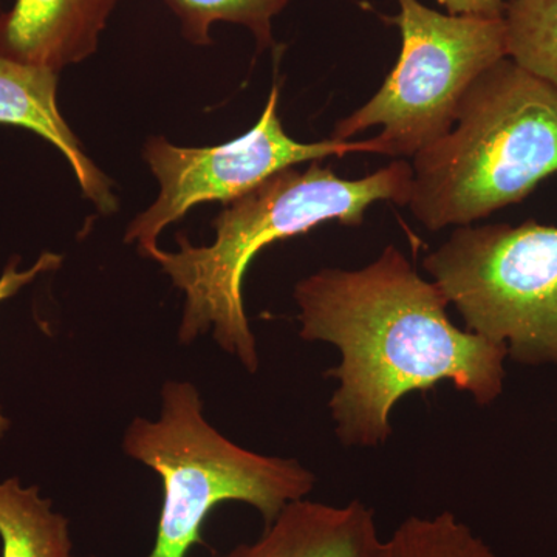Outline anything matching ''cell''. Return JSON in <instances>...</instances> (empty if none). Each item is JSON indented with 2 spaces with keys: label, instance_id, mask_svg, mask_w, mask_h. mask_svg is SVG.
I'll return each mask as SVG.
<instances>
[{
  "label": "cell",
  "instance_id": "obj_13",
  "mask_svg": "<svg viewBox=\"0 0 557 557\" xmlns=\"http://www.w3.org/2000/svg\"><path fill=\"white\" fill-rule=\"evenodd\" d=\"M372 557H497L474 531L443 511L434 518L406 519Z\"/></svg>",
  "mask_w": 557,
  "mask_h": 557
},
{
  "label": "cell",
  "instance_id": "obj_2",
  "mask_svg": "<svg viewBox=\"0 0 557 557\" xmlns=\"http://www.w3.org/2000/svg\"><path fill=\"white\" fill-rule=\"evenodd\" d=\"M410 182L412 164L405 160L392 161L359 180L341 178L318 161L304 171L288 168L226 203L212 222L215 239L211 245L194 247L185 234H178L177 251L157 249L149 259L159 263L185 296L180 344L189 346L211 332L223 351L249 373L258 372V341L242 295L256 255L274 242L309 233L322 223L359 226L376 201L406 207Z\"/></svg>",
  "mask_w": 557,
  "mask_h": 557
},
{
  "label": "cell",
  "instance_id": "obj_12",
  "mask_svg": "<svg viewBox=\"0 0 557 557\" xmlns=\"http://www.w3.org/2000/svg\"><path fill=\"white\" fill-rule=\"evenodd\" d=\"M507 58L557 90V0H509Z\"/></svg>",
  "mask_w": 557,
  "mask_h": 557
},
{
  "label": "cell",
  "instance_id": "obj_11",
  "mask_svg": "<svg viewBox=\"0 0 557 557\" xmlns=\"http://www.w3.org/2000/svg\"><path fill=\"white\" fill-rule=\"evenodd\" d=\"M2 557H72L69 520L40 497L38 486L20 479L0 482Z\"/></svg>",
  "mask_w": 557,
  "mask_h": 557
},
{
  "label": "cell",
  "instance_id": "obj_5",
  "mask_svg": "<svg viewBox=\"0 0 557 557\" xmlns=\"http://www.w3.org/2000/svg\"><path fill=\"white\" fill-rule=\"evenodd\" d=\"M423 269L468 332L505 344L519 364L557 368V226H458Z\"/></svg>",
  "mask_w": 557,
  "mask_h": 557
},
{
  "label": "cell",
  "instance_id": "obj_9",
  "mask_svg": "<svg viewBox=\"0 0 557 557\" xmlns=\"http://www.w3.org/2000/svg\"><path fill=\"white\" fill-rule=\"evenodd\" d=\"M380 542L375 511L362 502L335 507L302 498L255 542L209 557H372Z\"/></svg>",
  "mask_w": 557,
  "mask_h": 557
},
{
  "label": "cell",
  "instance_id": "obj_7",
  "mask_svg": "<svg viewBox=\"0 0 557 557\" xmlns=\"http://www.w3.org/2000/svg\"><path fill=\"white\" fill-rule=\"evenodd\" d=\"M277 104L278 86H274L256 126L225 145L180 148L166 138L150 137L143 156L159 182L160 193L132 220L124 236L126 244L137 245L139 255L149 259L160 248L159 236L164 228L185 218L196 205L230 203L277 172L307 161L343 159L358 152L386 156L379 137L364 141H296L282 127Z\"/></svg>",
  "mask_w": 557,
  "mask_h": 557
},
{
  "label": "cell",
  "instance_id": "obj_10",
  "mask_svg": "<svg viewBox=\"0 0 557 557\" xmlns=\"http://www.w3.org/2000/svg\"><path fill=\"white\" fill-rule=\"evenodd\" d=\"M0 124L35 132L69 161L84 196L102 214L116 209L110 180L86 156L58 106V73L0 53Z\"/></svg>",
  "mask_w": 557,
  "mask_h": 557
},
{
  "label": "cell",
  "instance_id": "obj_14",
  "mask_svg": "<svg viewBox=\"0 0 557 557\" xmlns=\"http://www.w3.org/2000/svg\"><path fill=\"white\" fill-rule=\"evenodd\" d=\"M177 14L182 33L194 46H211L218 22L242 25L255 36L259 50L273 46V21L289 0H164Z\"/></svg>",
  "mask_w": 557,
  "mask_h": 557
},
{
  "label": "cell",
  "instance_id": "obj_16",
  "mask_svg": "<svg viewBox=\"0 0 557 557\" xmlns=\"http://www.w3.org/2000/svg\"><path fill=\"white\" fill-rule=\"evenodd\" d=\"M454 16L504 17L505 0H438Z\"/></svg>",
  "mask_w": 557,
  "mask_h": 557
},
{
  "label": "cell",
  "instance_id": "obj_4",
  "mask_svg": "<svg viewBox=\"0 0 557 557\" xmlns=\"http://www.w3.org/2000/svg\"><path fill=\"white\" fill-rule=\"evenodd\" d=\"M160 397L159 417H135L123 435L124 454L163 483L156 544L146 557H188L194 545L205 544V520L223 502L258 509L269 525L313 493L317 475L296 458L242 448L212 426L196 384L166 381Z\"/></svg>",
  "mask_w": 557,
  "mask_h": 557
},
{
  "label": "cell",
  "instance_id": "obj_8",
  "mask_svg": "<svg viewBox=\"0 0 557 557\" xmlns=\"http://www.w3.org/2000/svg\"><path fill=\"white\" fill-rule=\"evenodd\" d=\"M120 0H16L0 14V53L60 73L90 58Z\"/></svg>",
  "mask_w": 557,
  "mask_h": 557
},
{
  "label": "cell",
  "instance_id": "obj_15",
  "mask_svg": "<svg viewBox=\"0 0 557 557\" xmlns=\"http://www.w3.org/2000/svg\"><path fill=\"white\" fill-rule=\"evenodd\" d=\"M62 258L60 255L54 252H44L40 258L36 260L35 265L32 269L20 271L17 270V263L20 260L13 259L3 270L2 276H0V302L2 300L13 298L16 293H20L25 285L32 284L36 277L40 276L47 271L57 270L61 265ZM10 420L3 416L2 408H0V438L5 435L9 431Z\"/></svg>",
  "mask_w": 557,
  "mask_h": 557
},
{
  "label": "cell",
  "instance_id": "obj_6",
  "mask_svg": "<svg viewBox=\"0 0 557 557\" xmlns=\"http://www.w3.org/2000/svg\"><path fill=\"white\" fill-rule=\"evenodd\" d=\"M401 53L381 89L341 120L332 138L350 141L381 126L387 157H413L445 137L469 87L507 58L504 17L454 16L418 0H397Z\"/></svg>",
  "mask_w": 557,
  "mask_h": 557
},
{
  "label": "cell",
  "instance_id": "obj_1",
  "mask_svg": "<svg viewBox=\"0 0 557 557\" xmlns=\"http://www.w3.org/2000/svg\"><path fill=\"white\" fill-rule=\"evenodd\" d=\"M295 300L300 338L341 351L329 409L347 448L386 445L392 410L410 392L449 381L480 406L504 392L507 346L458 329L437 285L394 245L364 269L310 274Z\"/></svg>",
  "mask_w": 557,
  "mask_h": 557
},
{
  "label": "cell",
  "instance_id": "obj_3",
  "mask_svg": "<svg viewBox=\"0 0 557 557\" xmlns=\"http://www.w3.org/2000/svg\"><path fill=\"white\" fill-rule=\"evenodd\" d=\"M412 160L406 207L428 230L520 203L557 174V90L502 58L469 87L453 129Z\"/></svg>",
  "mask_w": 557,
  "mask_h": 557
}]
</instances>
